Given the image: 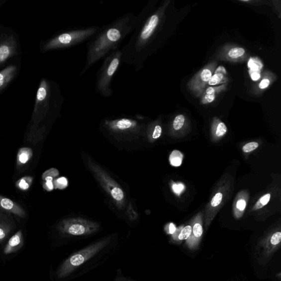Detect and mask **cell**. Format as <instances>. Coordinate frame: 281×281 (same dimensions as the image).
I'll use <instances>...</instances> for the list:
<instances>
[{"label":"cell","mask_w":281,"mask_h":281,"mask_svg":"<svg viewBox=\"0 0 281 281\" xmlns=\"http://www.w3.org/2000/svg\"><path fill=\"white\" fill-rule=\"evenodd\" d=\"M9 54V48L7 46L0 47V61L6 60Z\"/></svg>","instance_id":"83f0119b"},{"label":"cell","mask_w":281,"mask_h":281,"mask_svg":"<svg viewBox=\"0 0 281 281\" xmlns=\"http://www.w3.org/2000/svg\"><path fill=\"white\" fill-rule=\"evenodd\" d=\"M185 121V118L184 115L180 114L176 116L173 121L174 129L176 130H179L182 128Z\"/></svg>","instance_id":"d6986e66"},{"label":"cell","mask_w":281,"mask_h":281,"mask_svg":"<svg viewBox=\"0 0 281 281\" xmlns=\"http://www.w3.org/2000/svg\"><path fill=\"white\" fill-rule=\"evenodd\" d=\"M103 60L96 74L94 89L100 96L109 98L113 94L112 87L113 78L122 64L120 49L111 53Z\"/></svg>","instance_id":"3957f363"},{"label":"cell","mask_w":281,"mask_h":281,"mask_svg":"<svg viewBox=\"0 0 281 281\" xmlns=\"http://www.w3.org/2000/svg\"><path fill=\"white\" fill-rule=\"evenodd\" d=\"M111 194H112V197L118 201L123 199L124 197L123 190L119 187H114L111 191Z\"/></svg>","instance_id":"d4e9b609"},{"label":"cell","mask_w":281,"mask_h":281,"mask_svg":"<svg viewBox=\"0 0 281 281\" xmlns=\"http://www.w3.org/2000/svg\"><path fill=\"white\" fill-rule=\"evenodd\" d=\"M270 81L269 79H265L259 84V87L261 89H265L268 88L270 85Z\"/></svg>","instance_id":"d590c367"},{"label":"cell","mask_w":281,"mask_h":281,"mask_svg":"<svg viewBox=\"0 0 281 281\" xmlns=\"http://www.w3.org/2000/svg\"><path fill=\"white\" fill-rule=\"evenodd\" d=\"M163 10L148 2L136 15V27L131 38L120 49L122 64L134 68L136 72L142 70L157 46Z\"/></svg>","instance_id":"6da1fadb"},{"label":"cell","mask_w":281,"mask_h":281,"mask_svg":"<svg viewBox=\"0 0 281 281\" xmlns=\"http://www.w3.org/2000/svg\"><path fill=\"white\" fill-rule=\"evenodd\" d=\"M58 175H59V172H58L57 170L55 168H52L47 170V171L44 172L43 174H42V178L43 180H45L47 178H52L54 179L57 177Z\"/></svg>","instance_id":"cb8c5ba5"},{"label":"cell","mask_w":281,"mask_h":281,"mask_svg":"<svg viewBox=\"0 0 281 281\" xmlns=\"http://www.w3.org/2000/svg\"><path fill=\"white\" fill-rule=\"evenodd\" d=\"M212 76L213 74H212L211 70L209 68H205L200 72L199 75V82L202 84L208 83Z\"/></svg>","instance_id":"e0dca14e"},{"label":"cell","mask_w":281,"mask_h":281,"mask_svg":"<svg viewBox=\"0 0 281 281\" xmlns=\"http://www.w3.org/2000/svg\"><path fill=\"white\" fill-rule=\"evenodd\" d=\"M227 130V129L226 125L224 123H222V122H221V123L217 125L216 135L218 137L224 136L226 134Z\"/></svg>","instance_id":"f1b7e54d"},{"label":"cell","mask_w":281,"mask_h":281,"mask_svg":"<svg viewBox=\"0 0 281 281\" xmlns=\"http://www.w3.org/2000/svg\"><path fill=\"white\" fill-rule=\"evenodd\" d=\"M100 26H89L75 27L63 31L51 42L52 47L68 49L86 43L100 30Z\"/></svg>","instance_id":"5b68a950"},{"label":"cell","mask_w":281,"mask_h":281,"mask_svg":"<svg viewBox=\"0 0 281 281\" xmlns=\"http://www.w3.org/2000/svg\"><path fill=\"white\" fill-rule=\"evenodd\" d=\"M4 83V77L2 74H0V87H1Z\"/></svg>","instance_id":"f35d334b"},{"label":"cell","mask_w":281,"mask_h":281,"mask_svg":"<svg viewBox=\"0 0 281 281\" xmlns=\"http://www.w3.org/2000/svg\"><path fill=\"white\" fill-rule=\"evenodd\" d=\"M246 206V201L244 199H240L237 202V208L241 211L245 210Z\"/></svg>","instance_id":"e575fe53"},{"label":"cell","mask_w":281,"mask_h":281,"mask_svg":"<svg viewBox=\"0 0 281 281\" xmlns=\"http://www.w3.org/2000/svg\"><path fill=\"white\" fill-rule=\"evenodd\" d=\"M251 77L253 81H257L261 78V74L258 72H250Z\"/></svg>","instance_id":"8d00e7d4"},{"label":"cell","mask_w":281,"mask_h":281,"mask_svg":"<svg viewBox=\"0 0 281 281\" xmlns=\"http://www.w3.org/2000/svg\"><path fill=\"white\" fill-rule=\"evenodd\" d=\"M0 208L20 217L25 216L24 210L19 204L1 195H0Z\"/></svg>","instance_id":"30bf717a"},{"label":"cell","mask_w":281,"mask_h":281,"mask_svg":"<svg viewBox=\"0 0 281 281\" xmlns=\"http://www.w3.org/2000/svg\"><path fill=\"white\" fill-rule=\"evenodd\" d=\"M33 150L30 148L23 147L20 148L17 154V163L18 166L24 165L32 158Z\"/></svg>","instance_id":"4fadbf2b"},{"label":"cell","mask_w":281,"mask_h":281,"mask_svg":"<svg viewBox=\"0 0 281 281\" xmlns=\"http://www.w3.org/2000/svg\"><path fill=\"white\" fill-rule=\"evenodd\" d=\"M23 245V237L22 231H18L10 238L6 247L4 248L3 253L6 255L16 252Z\"/></svg>","instance_id":"9c48e42d"},{"label":"cell","mask_w":281,"mask_h":281,"mask_svg":"<svg viewBox=\"0 0 281 281\" xmlns=\"http://www.w3.org/2000/svg\"><path fill=\"white\" fill-rule=\"evenodd\" d=\"M9 231V227L6 224L0 221V243L2 242L7 237Z\"/></svg>","instance_id":"44dd1931"},{"label":"cell","mask_w":281,"mask_h":281,"mask_svg":"<svg viewBox=\"0 0 281 281\" xmlns=\"http://www.w3.org/2000/svg\"><path fill=\"white\" fill-rule=\"evenodd\" d=\"M110 238H105L74 254L62 263L58 268L57 276L58 279H64L92 258L106 247L109 243Z\"/></svg>","instance_id":"277c9868"},{"label":"cell","mask_w":281,"mask_h":281,"mask_svg":"<svg viewBox=\"0 0 281 281\" xmlns=\"http://www.w3.org/2000/svg\"><path fill=\"white\" fill-rule=\"evenodd\" d=\"M271 198V194L268 193L263 196L261 198H260L257 201L255 206H254V209L257 210L261 209L264 206L266 205L270 200Z\"/></svg>","instance_id":"ac0fdd59"},{"label":"cell","mask_w":281,"mask_h":281,"mask_svg":"<svg viewBox=\"0 0 281 281\" xmlns=\"http://www.w3.org/2000/svg\"><path fill=\"white\" fill-rule=\"evenodd\" d=\"M183 156L182 153L179 151H174L171 156V163L172 165L175 167H179L182 163Z\"/></svg>","instance_id":"2e32d148"},{"label":"cell","mask_w":281,"mask_h":281,"mask_svg":"<svg viewBox=\"0 0 281 281\" xmlns=\"http://www.w3.org/2000/svg\"><path fill=\"white\" fill-rule=\"evenodd\" d=\"M34 178L31 177H25L20 178L15 184L17 188L23 191H26L31 187L33 182Z\"/></svg>","instance_id":"5bb4252c"},{"label":"cell","mask_w":281,"mask_h":281,"mask_svg":"<svg viewBox=\"0 0 281 281\" xmlns=\"http://www.w3.org/2000/svg\"><path fill=\"white\" fill-rule=\"evenodd\" d=\"M224 79V74L221 73H215L211 77L208 84L210 86H215L221 82Z\"/></svg>","instance_id":"7402d4cb"},{"label":"cell","mask_w":281,"mask_h":281,"mask_svg":"<svg viewBox=\"0 0 281 281\" xmlns=\"http://www.w3.org/2000/svg\"><path fill=\"white\" fill-rule=\"evenodd\" d=\"M248 67L250 68V72H260V70L262 67V65L259 62L250 59L248 62Z\"/></svg>","instance_id":"603a6c76"},{"label":"cell","mask_w":281,"mask_h":281,"mask_svg":"<svg viewBox=\"0 0 281 281\" xmlns=\"http://www.w3.org/2000/svg\"><path fill=\"white\" fill-rule=\"evenodd\" d=\"M192 229L191 235L187 240L186 246L189 250L194 251L197 250L199 248L201 237L203 235V229L199 221H195Z\"/></svg>","instance_id":"ba28073f"},{"label":"cell","mask_w":281,"mask_h":281,"mask_svg":"<svg viewBox=\"0 0 281 281\" xmlns=\"http://www.w3.org/2000/svg\"><path fill=\"white\" fill-rule=\"evenodd\" d=\"M192 226L187 225L179 229L172 235V239L175 242H180L185 240H187L192 233Z\"/></svg>","instance_id":"7c38bea8"},{"label":"cell","mask_w":281,"mask_h":281,"mask_svg":"<svg viewBox=\"0 0 281 281\" xmlns=\"http://www.w3.org/2000/svg\"><path fill=\"white\" fill-rule=\"evenodd\" d=\"M172 188L175 193L178 195H180L184 191L185 187L183 184L178 183L174 184L172 186Z\"/></svg>","instance_id":"1f68e13d"},{"label":"cell","mask_w":281,"mask_h":281,"mask_svg":"<svg viewBox=\"0 0 281 281\" xmlns=\"http://www.w3.org/2000/svg\"><path fill=\"white\" fill-rule=\"evenodd\" d=\"M97 226L83 220H71L63 222L60 230L63 234L70 236L87 235L96 231Z\"/></svg>","instance_id":"52a82bcc"},{"label":"cell","mask_w":281,"mask_h":281,"mask_svg":"<svg viewBox=\"0 0 281 281\" xmlns=\"http://www.w3.org/2000/svg\"><path fill=\"white\" fill-rule=\"evenodd\" d=\"M177 230V227L173 223H171L168 226V230L167 233L168 234L173 235L175 232Z\"/></svg>","instance_id":"74e56055"},{"label":"cell","mask_w":281,"mask_h":281,"mask_svg":"<svg viewBox=\"0 0 281 281\" xmlns=\"http://www.w3.org/2000/svg\"><path fill=\"white\" fill-rule=\"evenodd\" d=\"M53 178H47L44 180L45 182L43 183L44 188L47 191H51L54 188V183L52 182Z\"/></svg>","instance_id":"4dcf8cb0"},{"label":"cell","mask_w":281,"mask_h":281,"mask_svg":"<svg viewBox=\"0 0 281 281\" xmlns=\"http://www.w3.org/2000/svg\"><path fill=\"white\" fill-rule=\"evenodd\" d=\"M136 22V15L128 12L101 26L98 32L87 43L86 65L80 77L99 61L103 60L111 53L118 50L126 37L133 32Z\"/></svg>","instance_id":"7a4b0ae2"},{"label":"cell","mask_w":281,"mask_h":281,"mask_svg":"<svg viewBox=\"0 0 281 281\" xmlns=\"http://www.w3.org/2000/svg\"><path fill=\"white\" fill-rule=\"evenodd\" d=\"M222 197H223V195L221 192L217 193L211 200V205L213 207L219 205L222 201Z\"/></svg>","instance_id":"f546056e"},{"label":"cell","mask_w":281,"mask_h":281,"mask_svg":"<svg viewBox=\"0 0 281 281\" xmlns=\"http://www.w3.org/2000/svg\"><path fill=\"white\" fill-rule=\"evenodd\" d=\"M105 123L113 125L116 129L121 130L129 129L137 125L136 121L126 118L115 120H107Z\"/></svg>","instance_id":"8fae6325"},{"label":"cell","mask_w":281,"mask_h":281,"mask_svg":"<svg viewBox=\"0 0 281 281\" xmlns=\"http://www.w3.org/2000/svg\"><path fill=\"white\" fill-rule=\"evenodd\" d=\"M47 96V91L45 88L41 87L38 90V94H37V98L40 101L44 100Z\"/></svg>","instance_id":"d6a6232c"},{"label":"cell","mask_w":281,"mask_h":281,"mask_svg":"<svg viewBox=\"0 0 281 281\" xmlns=\"http://www.w3.org/2000/svg\"><path fill=\"white\" fill-rule=\"evenodd\" d=\"M245 54V50H244L241 47H235V48H233L231 49L228 55L232 58H237L242 57L244 54Z\"/></svg>","instance_id":"ffe728a7"},{"label":"cell","mask_w":281,"mask_h":281,"mask_svg":"<svg viewBox=\"0 0 281 281\" xmlns=\"http://www.w3.org/2000/svg\"><path fill=\"white\" fill-rule=\"evenodd\" d=\"M216 90L214 88H208L206 89L204 98L203 103H210L213 102L215 99Z\"/></svg>","instance_id":"9a60e30c"},{"label":"cell","mask_w":281,"mask_h":281,"mask_svg":"<svg viewBox=\"0 0 281 281\" xmlns=\"http://www.w3.org/2000/svg\"><path fill=\"white\" fill-rule=\"evenodd\" d=\"M162 128L160 125H157L154 129L152 137L154 139H157L162 135Z\"/></svg>","instance_id":"836d02e7"},{"label":"cell","mask_w":281,"mask_h":281,"mask_svg":"<svg viewBox=\"0 0 281 281\" xmlns=\"http://www.w3.org/2000/svg\"><path fill=\"white\" fill-rule=\"evenodd\" d=\"M259 147L258 143L256 142H249L243 147V151L245 153L251 152L257 149Z\"/></svg>","instance_id":"484cf974"},{"label":"cell","mask_w":281,"mask_h":281,"mask_svg":"<svg viewBox=\"0 0 281 281\" xmlns=\"http://www.w3.org/2000/svg\"><path fill=\"white\" fill-rule=\"evenodd\" d=\"M55 185L56 188H65L68 186L67 180L66 178L64 177L58 178L55 182Z\"/></svg>","instance_id":"4316f807"},{"label":"cell","mask_w":281,"mask_h":281,"mask_svg":"<svg viewBox=\"0 0 281 281\" xmlns=\"http://www.w3.org/2000/svg\"><path fill=\"white\" fill-rule=\"evenodd\" d=\"M281 232L277 231L260 240L256 247V257L259 263L266 265L281 248Z\"/></svg>","instance_id":"8992f818"}]
</instances>
